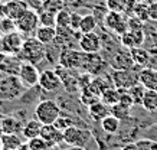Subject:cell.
<instances>
[{"label":"cell","mask_w":157,"mask_h":150,"mask_svg":"<svg viewBox=\"0 0 157 150\" xmlns=\"http://www.w3.org/2000/svg\"><path fill=\"white\" fill-rule=\"evenodd\" d=\"M91 139H92L91 131L88 129L78 127L76 124L63 130V141L71 147H82L84 149Z\"/></svg>","instance_id":"cell-4"},{"label":"cell","mask_w":157,"mask_h":150,"mask_svg":"<svg viewBox=\"0 0 157 150\" xmlns=\"http://www.w3.org/2000/svg\"><path fill=\"white\" fill-rule=\"evenodd\" d=\"M0 127H2V131L3 134H17V133H22V123L20 120H17V117L13 116H5L0 121Z\"/></svg>","instance_id":"cell-21"},{"label":"cell","mask_w":157,"mask_h":150,"mask_svg":"<svg viewBox=\"0 0 157 150\" xmlns=\"http://www.w3.org/2000/svg\"><path fill=\"white\" fill-rule=\"evenodd\" d=\"M146 137L147 139H153V140H157V124L148 127L147 131H146Z\"/></svg>","instance_id":"cell-46"},{"label":"cell","mask_w":157,"mask_h":150,"mask_svg":"<svg viewBox=\"0 0 157 150\" xmlns=\"http://www.w3.org/2000/svg\"><path fill=\"white\" fill-rule=\"evenodd\" d=\"M39 22L43 26H55L56 28V15L45 12V10H39Z\"/></svg>","instance_id":"cell-37"},{"label":"cell","mask_w":157,"mask_h":150,"mask_svg":"<svg viewBox=\"0 0 157 150\" xmlns=\"http://www.w3.org/2000/svg\"><path fill=\"white\" fill-rule=\"evenodd\" d=\"M56 28H71V12L67 7L56 13Z\"/></svg>","instance_id":"cell-33"},{"label":"cell","mask_w":157,"mask_h":150,"mask_svg":"<svg viewBox=\"0 0 157 150\" xmlns=\"http://www.w3.org/2000/svg\"><path fill=\"white\" fill-rule=\"evenodd\" d=\"M23 141L17 134H3L2 136V150H17Z\"/></svg>","instance_id":"cell-28"},{"label":"cell","mask_w":157,"mask_h":150,"mask_svg":"<svg viewBox=\"0 0 157 150\" xmlns=\"http://www.w3.org/2000/svg\"><path fill=\"white\" fill-rule=\"evenodd\" d=\"M3 77H5V74H3V72H2V71H0V79H2V78H3Z\"/></svg>","instance_id":"cell-49"},{"label":"cell","mask_w":157,"mask_h":150,"mask_svg":"<svg viewBox=\"0 0 157 150\" xmlns=\"http://www.w3.org/2000/svg\"><path fill=\"white\" fill-rule=\"evenodd\" d=\"M134 16H137L138 19H141L143 22H147L148 19V5L147 3H144L143 0H138L137 3H136V6H134Z\"/></svg>","instance_id":"cell-32"},{"label":"cell","mask_w":157,"mask_h":150,"mask_svg":"<svg viewBox=\"0 0 157 150\" xmlns=\"http://www.w3.org/2000/svg\"><path fill=\"white\" fill-rule=\"evenodd\" d=\"M17 150H30V149H29L28 143H23V144L20 146V147H19V149H17Z\"/></svg>","instance_id":"cell-48"},{"label":"cell","mask_w":157,"mask_h":150,"mask_svg":"<svg viewBox=\"0 0 157 150\" xmlns=\"http://www.w3.org/2000/svg\"><path fill=\"white\" fill-rule=\"evenodd\" d=\"M26 143H28L30 150H49L48 143L43 140L40 136H39V137H35V139H30V140H28Z\"/></svg>","instance_id":"cell-38"},{"label":"cell","mask_w":157,"mask_h":150,"mask_svg":"<svg viewBox=\"0 0 157 150\" xmlns=\"http://www.w3.org/2000/svg\"><path fill=\"white\" fill-rule=\"evenodd\" d=\"M19 30H14L12 33L2 35V42H3V53H14L19 55L22 45H23L25 39Z\"/></svg>","instance_id":"cell-15"},{"label":"cell","mask_w":157,"mask_h":150,"mask_svg":"<svg viewBox=\"0 0 157 150\" xmlns=\"http://www.w3.org/2000/svg\"><path fill=\"white\" fill-rule=\"evenodd\" d=\"M107 9L113 12H125V0H107Z\"/></svg>","instance_id":"cell-42"},{"label":"cell","mask_w":157,"mask_h":150,"mask_svg":"<svg viewBox=\"0 0 157 150\" xmlns=\"http://www.w3.org/2000/svg\"><path fill=\"white\" fill-rule=\"evenodd\" d=\"M85 2H92V0H85Z\"/></svg>","instance_id":"cell-51"},{"label":"cell","mask_w":157,"mask_h":150,"mask_svg":"<svg viewBox=\"0 0 157 150\" xmlns=\"http://www.w3.org/2000/svg\"><path fill=\"white\" fill-rule=\"evenodd\" d=\"M138 72L136 71V67L131 69H114L111 74V81L114 84L115 88H130L138 84Z\"/></svg>","instance_id":"cell-6"},{"label":"cell","mask_w":157,"mask_h":150,"mask_svg":"<svg viewBox=\"0 0 157 150\" xmlns=\"http://www.w3.org/2000/svg\"><path fill=\"white\" fill-rule=\"evenodd\" d=\"M84 53L82 51H75L74 48L67 46L65 49L61 51L59 55V65H62L63 68H67L69 71L72 69H81L82 65V59H84Z\"/></svg>","instance_id":"cell-9"},{"label":"cell","mask_w":157,"mask_h":150,"mask_svg":"<svg viewBox=\"0 0 157 150\" xmlns=\"http://www.w3.org/2000/svg\"><path fill=\"white\" fill-rule=\"evenodd\" d=\"M101 127L102 130L107 133V134H115L120 131V127H121V120L117 118L113 114H108V116L101 120Z\"/></svg>","instance_id":"cell-25"},{"label":"cell","mask_w":157,"mask_h":150,"mask_svg":"<svg viewBox=\"0 0 157 150\" xmlns=\"http://www.w3.org/2000/svg\"><path fill=\"white\" fill-rule=\"evenodd\" d=\"M39 25H40V22H39V13L36 10L30 9V7L20 16L19 19L16 20L17 30L23 35H32V33L35 35L36 29L39 28Z\"/></svg>","instance_id":"cell-8"},{"label":"cell","mask_w":157,"mask_h":150,"mask_svg":"<svg viewBox=\"0 0 157 150\" xmlns=\"http://www.w3.org/2000/svg\"><path fill=\"white\" fill-rule=\"evenodd\" d=\"M88 114L91 116L92 120L101 121L102 118H105V117L108 116V114H111V107L107 106L105 102H102L100 98V100H97L95 102H92V104L88 107Z\"/></svg>","instance_id":"cell-20"},{"label":"cell","mask_w":157,"mask_h":150,"mask_svg":"<svg viewBox=\"0 0 157 150\" xmlns=\"http://www.w3.org/2000/svg\"><path fill=\"white\" fill-rule=\"evenodd\" d=\"M111 114L115 116L117 118H120L121 121L127 120L130 117V114H131V107L125 106L123 102H117V104H114V106L111 107Z\"/></svg>","instance_id":"cell-31"},{"label":"cell","mask_w":157,"mask_h":150,"mask_svg":"<svg viewBox=\"0 0 157 150\" xmlns=\"http://www.w3.org/2000/svg\"><path fill=\"white\" fill-rule=\"evenodd\" d=\"M26 90L17 75H5L0 79V101H13Z\"/></svg>","instance_id":"cell-2"},{"label":"cell","mask_w":157,"mask_h":150,"mask_svg":"<svg viewBox=\"0 0 157 150\" xmlns=\"http://www.w3.org/2000/svg\"><path fill=\"white\" fill-rule=\"evenodd\" d=\"M148 19L151 22H157V2H151L148 5Z\"/></svg>","instance_id":"cell-45"},{"label":"cell","mask_w":157,"mask_h":150,"mask_svg":"<svg viewBox=\"0 0 157 150\" xmlns=\"http://www.w3.org/2000/svg\"><path fill=\"white\" fill-rule=\"evenodd\" d=\"M82 15H79L78 12H71V28L75 32H79V23H81Z\"/></svg>","instance_id":"cell-44"},{"label":"cell","mask_w":157,"mask_h":150,"mask_svg":"<svg viewBox=\"0 0 157 150\" xmlns=\"http://www.w3.org/2000/svg\"><path fill=\"white\" fill-rule=\"evenodd\" d=\"M35 38L45 45L53 44L55 39H56V28L55 26H43V25H39V28L35 32Z\"/></svg>","instance_id":"cell-22"},{"label":"cell","mask_w":157,"mask_h":150,"mask_svg":"<svg viewBox=\"0 0 157 150\" xmlns=\"http://www.w3.org/2000/svg\"><path fill=\"white\" fill-rule=\"evenodd\" d=\"M138 150H157V140H153V139H141L138 140L137 143Z\"/></svg>","instance_id":"cell-41"},{"label":"cell","mask_w":157,"mask_h":150,"mask_svg":"<svg viewBox=\"0 0 157 150\" xmlns=\"http://www.w3.org/2000/svg\"><path fill=\"white\" fill-rule=\"evenodd\" d=\"M121 150H138V147H137V144H136V143H128V144L124 146Z\"/></svg>","instance_id":"cell-47"},{"label":"cell","mask_w":157,"mask_h":150,"mask_svg":"<svg viewBox=\"0 0 157 150\" xmlns=\"http://www.w3.org/2000/svg\"><path fill=\"white\" fill-rule=\"evenodd\" d=\"M14 30H17V26H16V20L10 19L7 16L2 17L0 19V33L2 35H7L12 33Z\"/></svg>","instance_id":"cell-34"},{"label":"cell","mask_w":157,"mask_h":150,"mask_svg":"<svg viewBox=\"0 0 157 150\" xmlns=\"http://www.w3.org/2000/svg\"><path fill=\"white\" fill-rule=\"evenodd\" d=\"M127 25H128V30H140L144 29V23L141 19H138L137 16H130L127 19Z\"/></svg>","instance_id":"cell-43"},{"label":"cell","mask_w":157,"mask_h":150,"mask_svg":"<svg viewBox=\"0 0 157 150\" xmlns=\"http://www.w3.org/2000/svg\"><path fill=\"white\" fill-rule=\"evenodd\" d=\"M3 6H5V16L13 20H17L29 9L28 2L25 0H7L3 3Z\"/></svg>","instance_id":"cell-17"},{"label":"cell","mask_w":157,"mask_h":150,"mask_svg":"<svg viewBox=\"0 0 157 150\" xmlns=\"http://www.w3.org/2000/svg\"><path fill=\"white\" fill-rule=\"evenodd\" d=\"M22 62L23 61L19 55L0 52V71L5 75H17Z\"/></svg>","instance_id":"cell-12"},{"label":"cell","mask_w":157,"mask_h":150,"mask_svg":"<svg viewBox=\"0 0 157 150\" xmlns=\"http://www.w3.org/2000/svg\"><path fill=\"white\" fill-rule=\"evenodd\" d=\"M19 56L22 58V61L38 65L46 58V45L42 44L40 40H38L35 36L25 39L22 49L19 52Z\"/></svg>","instance_id":"cell-1"},{"label":"cell","mask_w":157,"mask_h":150,"mask_svg":"<svg viewBox=\"0 0 157 150\" xmlns=\"http://www.w3.org/2000/svg\"><path fill=\"white\" fill-rule=\"evenodd\" d=\"M107 59H108V65L113 69H131L136 67V63L131 58L130 49L127 48L121 49L120 46L114 48Z\"/></svg>","instance_id":"cell-5"},{"label":"cell","mask_w":157,"mask_h":150,"mask_svg":"<svg viewBox=\"0 0 157 150\" xmlns=\"http://www.w3.org/2000/svg\"><path fill=\"white\" fill-rule=\"evenodd\" d=\"M39 75H40V72H39L38 67L30 62H26V61L22 62V67H20L19 74H17V77L25 85V88H33L35 85H38Z\"/></svg>","instance_id":"cell-10"},{"label":"cell","mask_w":157,"mask_h":150,"mask_svg":"<svg viewBox=\"0 0 157 150\" xmlns=\"http://www.w3.org/2000/svg\"><path fill=\"white\" fill-rule=\"evenodd\" d=\"M38 85L42 88L43 91L55 92L62 87V79L59 78V75L53 69H45L39 75Z\"/></svg>","instance_id":"cell-13"},{"label":"cell","mask_w":157,"mask_h":150,"mask_svg":"<svg viewBox=\"0 0 157 150\" xmlns=\"http://www.w3.org/2000/svg\"><path fill=\"white\" fill-rule=\"evenodd\" d=\"M138 83L143 84L146 90H156L157 91V68L153 67L140 68Z\"/></svg>","instance_id":"cell-18"},{"label":"cell","mask_w":157,"mask_h":150,"mask_svg":"<svg viewBox=\"0 0 157 150\" xmlns=\"http://www.w3.org/2000/svg\"><path fill=\"white\" fill-rule=\"evenodd\" d=\"M109 85L107 83H105L104 79H102V78L101 77H94L92 78V81H91V84H90V90L92 92H94V94H95V95H98V97H101V94H102V91H104L105 88H108Z\"/></svg>","instance_id":"cell-35"},{"label":"cell","mask_w":157,"mask_h":150,"mask_svg":"<svg viewBox=\"0 0 157 150\" xmlns=\"http://www.w3.org/2000/svg\"><path fill=\"white\" fill-rule=\"evenodd\" d=\"M141 106L146 111H156L157 110V91L156 90H146L144 97L141 100Z\"/></svg>","instance_id":"cell-27"},{"label":"cell","mask_w":157,"mask_h":150,"mask_svg":"<svg viewBox=\"0 0 157 150\" xmlns=\"http://www.w3.org/2000/svg\"><path fill=\"white\" fill-rule=\"evenodd\" d=\"M65 2H72V0H65Z\"/></svg>","instance_id":"cell-52"},{"label":"cell","mask_w":157,"mask_h":150,"mask_svg":"<svg viewBox=\"0 0 157 150\" xmlns=\"http://www.w3.org/2000/svg\"><path fill=\"white\" fill-rule=\"evenodd\" d=\"M62 9H65V0H42L40 10H45V12L56 15L58 12H61Z\"/></svg>","instance_id":"cell-30"},{"label":"cell","mask_w":157,"mask_h":150,"mask_svg":"<svg viewBox=\"0 0 157 150\" xmlns=\"http://www.w3.org/2000/svg\"><path fill=\"white\" fill-rule=\"evenodd\" d=\"M120 97H121V94H120L118 88L115 87H108L105 88L104 91H102V94H101V101L105 102L107 106L113 107L114 104H117V102H120Z\"/></svg>","instance_id":"cell-26"},{"label":"cell","mask_w":157,"mask_h":150,"mask_svg":"<svg viewBox=\"0 0 157 150\" xmlns=\"http://www.w3.org/2000/svg\"><path fill=\"white\" fill-rule=\"evenodd\" d=\"M130 95L133 97L134 100V104H141V100H143L144 97V92H146V87H144L143 84H136V85H133V87L128 90Z\"/></svg>","instance_id":"cell-36"},{"label":"cell","mask_w":157,"mask_h":150,"mask_svg":"<svg viewBox=\"0 0 157 150\" xmlns=\"http://www.w3.org/2000/svg\"><path fill=\"white\" fill-rule=\"evenodd\" d=\"M104 65H105V59L100 55V52L84 53L81 69L84 72L91 74V75H98V74H101Z\"/></svg>","instance_id":"cell-11"},{"label":"cell","mask_w":157,"mask_h":150,"mask_svg":"<svg viewBox=\"0 0 157 150\" xmlns=\"http://www.w3.org/2000/svg\"><path fill=\"white\" fill-rule=\"evenodd\" d=\"M79 49L85 53L92 52H100L102 49V40L101 36L95 32H90V33H81V38L78 40Z\"/></svg>","instance_id":"cell-14"},{"label":"cell","mask_w":157,"mask_h":150,"mask_svg":"<svg viewBox=\"0 0 157 150\" xmlns=\"http://www.w3.org/2000/svg\"><path fill=\"white\" fill-rule=\"evenodd\" d=\"M42 127H43V124L38 120V118L29 120L23 126V129H22V136H23L26 140L39 137V136H40V131H42Z\"/></svg>","instance_id":"cell-24"},{"label":"cell","mask_w":157,"mask_h":150,"mask_svg":"<svg viewBox=\"0 0 157 150\" xmlns=\"http://www.w3.org/2000/svg\"><path fill=\"white\" fill-rule=\"evenodd\" d=\"M40 137L48 143L49 147H55L61 141H63V131L59 130L55 124H43Z\"/></svg>","instance_id":"cell-16"},{"label":"cell","mask_w":157,"mask_h":150,"mask_svg":"<svg viewBox=\"0 0 157 150\" xmlns=\"http://www.w3.org/2000/svg\"><path fill=\"white\" fill-rule=\"evenodd\" d=\"M78 33H81V32H75L72 28H56V39H55L53 44L69 46L76 39V35Z\"/></svg>","instance_id":"cell-23"},{"label":"cell","mask_w":157,"mask_h":150,"mask_svg":"<svg viewBox=\"0 0 157 150\" xmlns=\"http://www.w3.org/2000/svg\"><path fill=\"white\" fill-rule=\"evenodd\" d=\"M61 107L53 100L39 101L35 108V118H38L42 124H55V121L61 116Z\"/></svg>","instance_id":"cell-3"},{"label":"cell","mask_w":157,"mask_h":150,"mask_svg":"<svg viewBox=\"0 0 157 150\" xmlns=\"http://www.w3.org/2000/svg\"><path fill=\"white\" fill-rule=\"evenodd\" d=\"M55 126L59 129V130H65V129H68V127H71V126H75V123L71 120V117L68 116V114H62L61 113V116H59V118H58L56 121H55Z\"/></svg>","instance_id":"cell-40"},{"label":"cell","mask_w":157,"mask_h":150,"mask_svg":"<svg viewBox=\"0 0 157 150\" xmlns=\"http://www.w3.org/2000/svg\"><path fill=\"white\" fill-rule=\"evenodd\" d=\"M131 53V58H133L136 67L138 68H144V67H150L151 62V55L144 46H134L130 49Z\"/></svg>","instance_id":"cell-19"},{"label":"cell","mask_w":157,"mask_h":150,"mask_svg":"<svg viewBox=\"0 0 157 150\" xmlns=\"http://www.w3.org/2000/svg\"><path fill=\"white\" fill-rule=\"evenodd\" d=\"M2 3H5V2H3V0H0V5H2Z\"/></svg>","instance_id":"cell-50"},{"label":"cell","mask_w":157,"mask_h":150,"mask_svg":"<svg viewBox=\"0 0 157 150\" xmlns=\"http://www.w3.org/2000/svg\"><path fill=\"white\" fill-rule=\"evenodd\" d=\"M82 94H81V102L84 104V106L90 107L92 102H95L97 100H100V97L98 95H95L94 92L91 91L90 88H84V90H81Z\"/></svg>","instance_id":"cell-39"},{"label":"cell","mask_w":157,"mask_h":150,"mask_svg":"<svg viewBox=\"0 0 157 150\" xmlns=\"http://www.w3.org/2000/svg\"><path fill=\"white\" fill-rule=\"evenodd\" d=\"M97 26H98V20L92 13L90 15H84L79 23V32L81 33H90V32H95Z\"/></svg>","instance_id":"cell-29"},{"label":"cell","mask_w":157,"mask_h":150,"mask_svg":"<svg viewBox=\"0 0 157 150\" xmlns=\"http://www.w3.org/2000/svg\"><path fill=\"white\" fill-rule=\"evenodd\" d=\"M102 26L107 30L118 35V36H121L123 33H125L128 30L127 19L124 17V15L121 12H113V10L107 12V15L104 17V22H102Z\"/></svg>","instance_id":"cell-7"},{"label":"cell","mask_w":157,"mask_h":150,"mask_svg":"<svg viewBox=\"0 0 157 150\" xmlns=\"http://www.w3.org/2000/svg\"><path fill=\"white\" fill-rule=\"evenodd\" d=\"M0 38H2V33H0Z\"/></svg>","instance_id":"cell-53"}]
</instances>
